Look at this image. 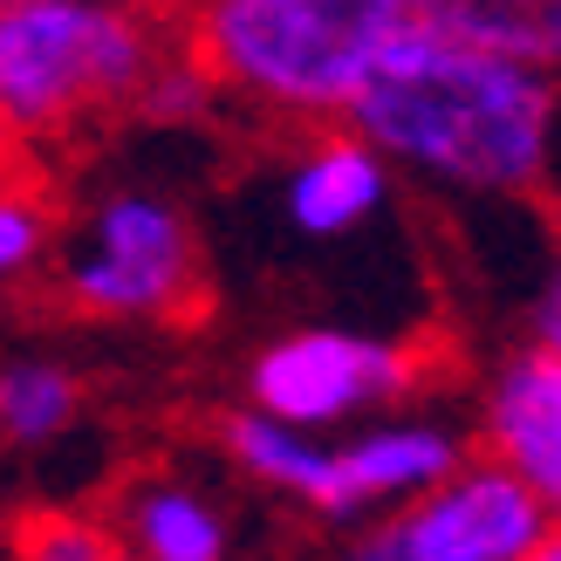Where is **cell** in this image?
<instances>
[{
	"instance_id": "cell-1",
	"label": "cell",
	"mask_w": 561,
	"mask_h": 561,
	"mask_svg": "<svg viewBox=\"0 0 561 561\" xmlns=\"http://www.w3.org/2000/svg\"><path fill=\"white\" fill-rule=\"evenodd\" d=\"M554 110V69L432 35L411 21L343 110V124L417 179L514 199V192H535L548 172Z\"/></svg>"
},
{
	"instance_id": "cell-2",
	"label": "cell",
	"mask_w": 561,
	"mask_h": 561,
	"mask_svg": "<svg viewBox=\"0 0 561 561\" xmlns=\"http://www.w3.org/2000/svg\"><path fill=\"white\" fill-rule=\"evenodd\" d=\"M404 27V0H199L185 48L227 96L267 117L343 124Z\"/></svg>"
},
{
	"instance_id": "cell-3",
	"label": "cell",
	"mask_w": 561,
	"mask_h": 561,
	"mask_svg": "<svg viewBox=\"0 0 561 561\" xmlns=\"http://www.w3.org/2000/svg\"><path fill=\"white\" fill-rule=\"evenodd\" d=\"M164 35L137 0H0V124L69 137L137 103Z\"/></svg>"
},
{
	"instance_id": "cell-4",
	"label": "cell",
	"mask_w": 561,
	"mask_h": 561,
	"mask_svg": "<svg viewBox=\"0 0 561 561\" xmlns=\"http://www.w3.org/2000/svg\"><path fill=\"white\" fill-rule=\"evenodd\" d=\"M548 507L507 466L459 459L438 486L398 500V514L363 527L350 561H520L548 535Z\"/></svg>"
},
{
	"instance_id": "cell-5",
	"label": "cell",
	"mask_w": 561,
	"mask_h": 561,
	"mask_svg": "<svg viewBox=\"0 0 561 561\" xmlns=\"http://www.w3.org/2000/svg\"><path fill=\"white\" fill-rule=\"evenodd\" d=\"M69 301L90 316H179L199 295L192 227L158 192H110L62 267Z\"/></svg>"
},
{
	"instance_id": "cell-6",
	"label": "cell",
	"mask_w": 561,
	"mask_h": 561,
	"mask_svg": "<svg viewBox=\"0 0 561 561\" xmlns=\"http://www.w3.org/2000/svg\"><path fill=\"white\" fill-rule=\"evenodd\" d=\"M417 383V356L356 329H295L254 356V411L301 432H329L370 404H398Z\"/></svg>"
},
{
	"instance_id": "cell-7",
	"label": "cell",
	"mask_w": 561,
	"mask_h": 561,
	"mask_svg": "<svg viewBox=\"0 0 561 561\" xmlns=\"http://www.w3.org/2000/svg\"><path fill=\"white\" fill-rule=\"evenodd\" d=\"M480 438L493 466H507L548 514H561V356L527 343L500 363L480 404Z\"/></svg>"
},
{
	"instance_id": "cell-8",
	"label": "cell",
	"mask_w": 561,
	"mask_h": 561,
	"mask_svg": "<svg viewBox=\"0 0 561 561\" xmlns=\"http://www.w3.org/2000/svg\"><path fill=\"white\" fill-rule=\"evenodd\" d=\"M383 199H390V158L377 145H363L350 124L322 130L280 179V213L308 240H343L356 227H370Z\"/></svg>"
},
{
	"instance_id": "cell-9",
	"label": "cell",
	"mask_w": 561,
	"mask_h": 561,
	"mask_svg": "<svg viewBox=\"0 0 561 561\" xmlns=\"http://www.w3.org/2000/svg\"><path fill=\"white\" fill-rule=\"evenodd\" d=\"M227 453L254 472V480L295 493L301 507L322 514V520H356L363 514V500L350 486V466H343V445H322L301 425H280L267 411H233L227 417Z\"/></svg>"
},
{
	"instance_id": "cell-10",
	"label": "cell",
	"mask_w": 561,
	"mask_h": 561,
	"mask_svg": "<svg viewBox=\"0 0 561 561\" xmlns=\"http://www.w3.org/2000/svg\"><path fill=\"white\" fill-rule=\"evenodd\" d=\"M417 27L561 76V0H404Z\"/></svg>"
},
{
	"instance_id": "cell-11",
	"label": "cell",
	"mask_w": 561,
	"mask_h": 561,
	"mask_svg": "<svg viewBox=\"0 0 561 561\" xmlns=\"http://www.w3.org/2000/svg\"><path fill=\"white\" fill-rule=\"evenodd\" d=\"M459 459H466L459 438L438 432V425H417V417H404V425H377V432H363V438L343 445V466H350V486H356L363 507H377V500L398 507V500L438 486Z\"/></svg>"
},
{
	"instance_id": "cell-12",
	"label": "cell",
	"mask_w": 561,
	"mask_h": 561,
	"mask_svg": "<svg viewBox=\"0 0 561 561\" xmlns=\"http://www.w3.org/2000/svg\"><path fill=\"white\" fill-rule=\"evenodd\" d=\"M124 541L130 561H227V520L213 514L206 493L179 480L130 486L124 500Z\"/></svg>"
},
{
	"instance_id": "cell-13",
	"label": "cell",
	"mask_w": 561,
	"mask_h": 561,
	"mask_svg": "<svg viewBox=\"0 0 561 561\" xmlns=\"http://www.w3.org/2000/svg\"><path fill=\"white\" fill-rule=\"evenodd\" d=\"M82 390L62 363H0V438L14 445H48L76 425Z\"/></svg>"
},
{
	"instance_id": "cell-14",
	"label": "cell",
	"mask_w": 561,
	"mask_h": 561,
	"mask_svg": "<svg viewBox=\"0 0 561 561\" xmlns=\"http://www.w3.org/2000/svg\"><path fill=\"white\" fill-rule=\"evenodd\" d=\"M213 96H219V82L206 76V62L192 48H164V62L145 76V90H137V103L130 110H145L151 124H192V117H206L213 110Z\"/></svg>"
},
{
	"instance_id": "cell-15",
	"label": "cell",
	"mask_w": 561,
	"mask_h": 561,
	"mask_svg": "<svg viewBox=\"0 0 561 561\" xmlns=\"http://www.w3.org/2000/svg\"><path fill=\"white\" fill-rule=\"evenodd\" d=\"M14 561H124V548L90 520L48 514V520H27L14 535Z\"/></svg>"
},
{
	"instance_id": "cell-16",
	"label": "cell",
	"mask_w": 561,
	"mask_h": 561,
	"mask_svg": "<svg viewBox=\"0 0 561 561\" xmlns=\"http://www.w3.org/2000/svg\"><path fill=\"white\" fill-rule=\"evenodd\" d=\"M48 254V206L0 179V280H21Z\"/></svg>"
},
{
	"instance_id": "cell-17",
	"label": "cell",
	"mask_w": 561,
	"mask_h": 561,
	"mask_svg": "<svg viewBox=\"0 0 561 561\" xmlns=\"http://www.w3.org/2000/svg\"><path fill=\"white\" fill-rule=\"evenodd\" d=\"M535 343H541L548 356H561V261L548 267L541 295H535Z\"/></svg>"
},
{
	"instance_id": "cell-18",
	"label": "cell",
	"mask_w": 561,
	"mask_h": 561,
	"mask_svg": "<svg viewBox=\"0 0 561 561\" xmlns=\"http://www.w3.org/2000/svg\"><path fill=\"white\" fill-rule=\"evenodd\" d=\"M520 561H561V514H554V520H548V535H541V541H535V548H527V554H520Z\"/></svg>"
},
{
	"instance_id": "cell-19",
	"label": "cell",
	"mask_w": 561,
	"mask_h": 561,
	"mask_svg": "<svg viewBox=\"0 0 561 561\" xmlns=\"http://www.w3.org/2000/svg\"><path fill=\"white\" fill-rule=\"evenodd\" d=\"M8 158H14V130L0 124V179H8Z\"/></svg>"
},
{
	"instance_id": "cell-20",
	"label": "cell",
	"mask_w": 561,
	"mask_h": 561,
	"mask_svg": "<svg viewBox=\"0 0 561 561\" xmlns=\"http://www.w3.org/2000/svg\"><path fill=\"white\" fill-rule=\"evenodd\" d=\"M137 8H151V14H172V8H185V0H137Z\"/></svg>"
}]
</instances>
